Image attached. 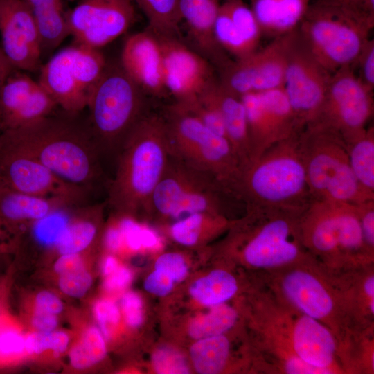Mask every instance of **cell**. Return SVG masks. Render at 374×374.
I'll return each instance as SVG.
<instances>
[{
	"instance_id": "cell-1",
	"label": "cell",
	"mask_w": 374,
	"mask_h": 374,
	"mask_svg": "<svg viewBox=\"0 0 374 374\" xmlns=\"http://www.w3.org/2000/svg\"><path fill=\"white\" fill-rule=\"evenodd\" d=\"M262 274L264 286L276 296L332 332L345 363L369 328L358 319L342 274L329 271L311 256Z\"/></svg>"
},
{
	"instance_id": "cell-2",
	"label": "cell",
	"mask_w": 374,
	"mask_h": 374,
	"mask_svg": "<svg viewBox=\"0 0 374 374\" xmlns=\"http://www.w3.org/2000/svg\"><path fill=\"white\" fill-rule=\"evenodd\" d=\"M79 114H53L0 133L60 179L89 190L102 174L101 154Z\"/></svg>"
},
{
	"instance_id": "cell-3",
	"label": "cell",
	"mask_w": 374,
	"mask_h": 374,
	"mask_svg": "<svg viewBox=\"0 0 374 374\" xmlns=\"http://www.w3.org/2000/svg\"><path fill=\"white\" fill-rule=\"evenodd\" d=\"M170 154L163 115L148 112L132 130L116 156L106 205L126 217L143 213Z\"/></svg>"
},
{
	"instance_id": "cell-4",
	"label": "cell",
	"mask_w": 374,
	"mask_h": 374,
	"mask_svg": "<svg viewBox=\"0 0 374 374\" xmlns=\"http://www.w3.org/2000/svg\"><path fill=\"white\" fill-rule=\"evenodd\" d=\"M300 132L271 145L242 170L235 191L244 206L303 212L310 204L313 199L299 148Z\"/></svg>"
},
{
	"instance_id": "cell-5",
	"label": "cell",
	"mask_w": 374,
	"mask_h": 374,
	"mask_svg": "<svg viewBox=\"0 0 374 374\" xmlns=\"http://www.w3.org/2000/svg\"><path fill=\"white\" fill-rule=\"evenodd\" d=\"M244 207L245 215L232 223L230 244L247 265L263 274L311 256L302 239L303 212L260 206Z\"/></svg>"
},
{
	"instance_id": "cell-6",
	"label": "cell",
	"mask_w": 374,
	"mask_h": 374,
	"mask_svg": "<svg viewBox=\"0 0 374 374\" xmlns=\"http://www.w3.org/2000/svg\"><path fill=\"white\" fill-rule=\"evenodd\" d=\"M303 244L312 258L332 273L373 263L356 204L312 200L301 217Z\"/></svg>"
},
{
	"instance_id": "cell-7",
	"label": "cell",
	"mask_w": 374,
	"mask_h": 374,
	"mask_svg": "<svg viewBox=\"0 0 374 374\" xmlns=\"http://www.w3.org/2000/svg\"><path fill=\"white\" fill-rule=\"evenodd\" d=\"M146 94L122 67L107 62L87 102V125L101 154L116 157L148 112Z\"/></svg>"
},
{
	"instance_id": "cell-8",
	"label": "cell",
	"mask_w": 374,
	"mask_h": 374,
	"mask_svg": "<svg viewBox=\"0 0 374 374\" xmlns=\"http://www.w3.org/2000/svg\"><path fill=\"white\" fill-rule=\"evenodd\" d=\"M299 148L313 200L356 204L374 199L358 183L346 143L335 130L310 123L299 132Z\"/></svg>"
},
{
	"instance_id": "cell-9",
	"label": "cell",
	"mask_w": 374,
	"mask_h": 374,
	"mask_svg": "<svg viewBox=\"0 0 374 374\" xmlns=\"http://www.w3.org/2000/svg\"><path fill=\"white\" fill-rule=\"evenodd\" d=\"M373 27L342 0H316L298 30L314 56L332 73L354 64Z\"/></svg>"
},
{
	"instance_id": "cell-10",
	"label": "cell",
	"mask_w": 374,
	"mask_h": 374,
	"mask_svg": "<svg viewBox=\"0 0 374 374\" xmlns=\"http://www.w3.org/2000/svg\"><path fill=\"white\" fill-rule=\"evenodd\" d=\"M235 204L244 205L213 176L170 152L143 213L175 221L201 212L224 215L226 208Z\"/></svg>"
},
{
	"instance_id": "cell-11",
	"label": "cell",
	"mask_w": 374,
	"mask_h": 374,
	"mask_svg": "<svg viewBox=\"0 0 374 374\" xmlns=\"http://www.w3.org/2000/svg\"><path fill=\"white\" fill-rule=\"evenodd\" d=\"M163 116L170 152L213 176L237 197L235 190L241 168L226 138L211 130L175 102L166 107Z\"/></svg>"
},
{
	"instance_id": "cell-12",
	"label": "cell",
	"mask_w": 374,
	"mask_h": 374,
	"mask_svg": "<svg viewBox=\"0 0 374 374\" xmlns=\"http://www.w3.org/2000/svg\"><path fill=\"white\" fill-rule=\"evenodd\" d=\"M106 64L99 50L74 44L42 65L38 82L63 112L78 114L87 108Z\"/></svg>"
},
{
	"instance_id": "cell-13",
	"label": "cell",
	"mask_w": 374,
	"mask_h": 374,
	"mask_svg": "<svg viewBox=\"0 0 374 374\" xmlns=\"http://www.w3.org/2000/svg\"><path fill=\"white\" fill-rule=\"evenodd\" d=\"M373 93L358 79L353 66L343 67L332 73L312 122L335 130L347 142L366 129L373 115Z\"/></svg>"
},
{
	"instance_id": "cell-14",
	"label": "cell",
	"mask_w": 374,
	"mask_h": 374,
	"mask_svg": "<svg viewBox=\"0 0 374 374\" xmlns=\"http://www.w3.org/2000/svg\"><path fill=\"white\" fill-rule=\"evenodd\" d=\"M332 75L314 56L298 28L290 33L283 89L300 124L317 118Z\"/></svg>"
},
{
	"instance_id": "cell-15",
	"label": "cell",
	"mask_w": 374,
	"mask_h": 374,
	"mask_svg": "<svg viewBox=\"0 0 374 374\" xmlns=\"http://www.w3.org/2000/svg\"><path fill=\"white\" fill-rule=\"evenodd\" d=\"M0 183L17 191L83 205L89 190L66 182L0 133Z\"/></svg>"
},
{
	"instance_id": "cell-16",
	"label": "cell",
	"mask_w": 374,
	"mask_h": 374,
	"mask_svg": "<svg viewBox=\"0 0 374 374\" xmlns=\"http://www.w3.org/2000/svg\"><path fill=\"white\" fill-rule=\"evenodd\" d=\"M291 33L275 37L260 50L232 60L219 72L220 85L238 98L283 87Z\"/></svg>"
},
{
	"instance_id": "cell-17",
	"label": "cell",
	"mask_w": 374,
	"mask_h": 374,
	"mask_svg": "<svg viewBox=\"0 0 374 374\" xmlns=\"http://www.w3.org/2000/svg\"><path fill=\"white\" fill-rule=\"evenodd\" d=\"M240 98L247 115L249 163L271 145L290 138L303 128L283 87L247 93Z\"/></svg>"
},
{
	"instance_id": "cell-18",
	"label": "cell",
	"mask_w": 374,
	"mask_h": 374,
	"mask_svg": "<svg viewBox=\"0 0 374 374\" xmlns=\"http://www.w3.org/2000/svg\"><path fill=\"white\" fill-rule=\"evenodd\" d=\"M66 11L75 43L99 50L127 31L135 19L131 0H78Z\"/></svg>"
},
{
	"instance_id": "cell-19",
	"label": "cell",
	"mask_w": 374,
	"mask_h": 374,
	"mask_svg": "<svg viewBox=\"0 0 374 374\" xmlns=\"http://www.w3.org/2000/svg\"><path fill=\"white\" fill-rule=\"evenodd\" d=\"M154 35L162 53L163 84L175 102L188 103L196 100L217 80L213 66L179 38Z\"/></svg>"
},
{
	"instance_id": "cell-20",
	"label": "cell",
	"mask_w": 374,
	"mask_h": 374,
	"mask_svg": "<svg viewBox=\"0 0 374 374\" xmlns=\"http://www.w3.org/2000/svg\"><path fill=\"white\" fill-rule=\"evenodd\" d=\"M0 48L15 69L30 72L40 69V36L24 0H0Z\"/></svg>"
},
{
	"instance_id": "cell-21",
	"label": "cell",
	"mask_w": 374,
	"mask_h": 374,
	"mask_svg": "<svg viewBox=\"0 0 374 374\" xmlns=\"http://www.w3.org/2000/svg\"><path fill=\"white\" fill-rule=\"evenodd\" d=\"M57 107L38 81L14 69L0 87V132L48 116Z\"/></svg>"
},
{
	"instance_id": "cell-22",
	"label": "cell",
	"mask_w": 374,
	"mask_h": 374,
	"mask_svg": "<svg viewBox=\"0 0 374 374\" xmlns=\"http://www.w3.org/2000/svg\"><path fill=\"white\" fill-rule=\"evenodd\" d=\"M119 62L146 95L159 98L167 93L163 82L160 43L150 30L132 34L125 39Z\"/></svg>"
},
{
	"instance_id": "cell-23",
	"label": "cell",
	"mask_w": 374,
	"mask_h": 374,
	"mask_svg": "<svg viewBox=\"0 0 374 374\" xmlns=\"http://www.w3.org/2000/svg\"><path fill=\"white\" fill-rule=\"evenodd\" d=\"M220 1L179 0V2L181 21H185L197 53L219 72L232 61L215 37L214 26L221 5Z\"/></svg>"
},
{
	"instance_id": "cell-24",
	"label": "cell",
	"mask_w": 374,
	"mask_h": 374,
	"mask_svg": "<svg viewBox=\"0 0 374 374\" xmlns=\"http://www.w3.org/2000/svg\"><path fill=\"white\" fill-rule=\"evenodd\" d=\"M73 205L62 199L24 193L0 183V222L6 225L37 222Z\"/></svg>"
},
{
	"instance_id": "cell-25",
	"label": "cell",
	"mask_w": 374,
	"mask_h": 374,
	"mask_svg": "<svg viewBox=\"0 0 374 374\" xmlns=\"http://www.w3.org/2000/svg\"><path fill=\"white\" fill-rule=\"evenodd\" d=\"M211 92L222 114L226 138L238 159L242 171L250 161L249 139L244 106L240 98L226 91L220 85L217 80L211 86Z\"/></svg>"
},
{
	"instance_id": "cell-26",
	"label": "cell",
	"mask_w": 374,
	"mask_h": 374,
	"mask_svg": "<svg viewBox=\"0 0 374 374\" xmlns=\"http://www.w3.org/2000/svg\"><path fill=\"white\" fill-rule=\"evenodd\" d=\"M310 0H251L250 8L262 34L274 38L297 29Z\"/></svg>"
},
{
	"instance_id": "cell-27",
	"label": "cell",
	"mask_w": 374,
	"mask_h": 374,
	"mask_svg": "<svg viewBox=\"0 0 374 374\" xmlns=\"http://www.w3.org/2000/svg\"><path fill=\"white\" fill-rule=\"evenodd\" d=\"M37 24L42 55L52 52L69 35L63 0H24Z\"/></svg>"
},
{
	"instance_id": "cell-28",
	"label": "cell",
	"mask_w": 374,
	"mask_h": 374,
	"mask_svg": "<svg viewBox=\"0 0 374 374\" xmlns=\"http://www.w3.org/2000/svg\"><path fill=\"white\" fill-rule=\"evenodd\" d=\"M352 171L368 194L374 196V127L346 142Z\"/></svg>"
},
{
	"instance_id": "cell-29",
	"label": "cell",
	"mask_w": 374,
	"mask_h": 374,
	"mask_svg": "<svg viewBox=\"0 0 374 374\" xmlns=\"http://www.w3.org/2000/svg\"><path fill=\"white\" fill-rule=\"evenodd\" d=\"M225 215L208 212L195 213L174 221L169 232L177 243L193 247L197 244L208 231L222 229L230 226Z\"/></svg>"
},
{
	"instance_id": "cell-30",
	"label": "cell",
	"mask_w": 374,
	"mask_h": 374,
	"mask_svg": "<svg viewBox=\"0 0 374 374\" xmlns=\"http://www.w3.org/2000/svg\"><path fill=\"white\" fill-rule=\"evenodd\" d=\"M238 291L235 277L224 269H215L195 280L190 287L191 296L199 303L215 306L225 303Z\"/></svg>"
},
{
	"instance_id": "cell-31",
	"label": "cell",
	"mask_w": 374,
	"mask_h": 374,
	"mask_svg": "<svg viewBox=\"0 0 374 374\" xmlns=\"http://www.w3.org/2000/svg\"><path fill=\"white\" fill-rule=\"evenodd\" d=\"M229 353L230 342L224 334L199 339L190 350L194 367L202 374H215L223 371Z\"/></svg>"
},
{
	"instance_id": "cell-32",
	"label": "cell",
	"mask_w": 374,
	"mask_h": 374,
	"mask_svg": "<svg viewBox=\"0 0 374 374\" xmlns=\"http://www.w3.org/2000/svg\"><path fill=\"white\" fill-rule=\"evenodd\" d=\"M148 21L153 33L178 38L181 21L179 0H134Z\"/></svg>"
},
{
	"instance_id": "cell-33",
	"label": "cell",
	"mask_w": 374,
	"mask_h": 374,
	"mask_svg": "<svg viewBox=\"0 0 374 374\" xmlns=\"http://www.w3.org/2000/svg\"><path fill=\"white\" fill-rule=\"evenodd\" d=\"M89 206L87 217V207L83 209L84 217L69 219L62 233L53 245L60 255L78 253L87 249L93 242L98 233V225L89 217Z\"/></svg>"
},
{
	"instance_id": "cell-34",
	"label": "cell",
	"mask_w": 374,
	"mask_h": 374,
	"mask_svg": "<svg viewBox=\"0 0 374 374\" xmlns=\"http://www.w3.org/2000/svg\"><path fill=\"white\" fill-rule=\"evenodd\" d=\"M238 312L225 303L212 306L206 314L197 316L188 326V333L193 338L202 339L222 335L236 323Z\"/></svg>"
},
{
	"instance_id": "cell-35",
	"label": "cell",
	"mask_w": 374,
	"mask_h": 374,
	"mask_svg": "<svg viewBox=\"0 0 374 374\" xmlns=\"http://www.w3.org/2000/svg\"><path fill=\"white\" fill-rule=\"evenodd\" d=\"M106 355L103 334L96 327L89 328L70 352V362L76 369H85L100 361Z\"/></svg>"
},
{
	"instance_id": "cell-36",
	"label": "cell",
	"mask_w": 374,
	"mask_h": 374,
	"mask_svg": "<svg viewBox=\"0 0 374 374\" xmlns=\"http://www.w3.org/2000/svg\"><path fill=\"white\" fill-rule=\"evenodd\" d=\"M221 6L247 44L257 50L262 34L250 6L242 0H225Z\"/></svg>"
},
{
	"instance_id": "cell-37",
	"label": "cell",
	"mask_w": 374,
	"mask_h": 374,
	"mask_svg": "<svg viewBox=\"0 0 374 374\" xmlns=\"http://www.w3.org/2000/svg\"><path fill=\"white\" fill-rule=\"evenodd\" d=\"M214 33L219 45L235 59L242 58L255 51L240 35L221 5L215 22Z\"/></svg>"
},
{
	"instance_id": "cell-38",
	"label": "cell",
	"mask_w": 374,
	"mask_h": 374,
	"mask_svg": "<svg viewBox=\"0 0 374 374\" xmlns=\"http://www.w3.org/2000/svg\"><path fill=\"white\" fill-rule=\"evenodd\" d=\"M69 207L57 211L34 222L36 239L46 246H53L66 228L69 217L64 211Z\"/></svg>"
},
{
	"instance_id": "cell-39",
	"label": "cell",
	"mask_w": 374,
	"mask_h": 374,
	"mask_svg": "<svg viewBox=\"0 0 374 374\" xmlns=\"http://www.w3.org/2000/svg\"><path fill=\"white\" fill-rule=\"evenodd\" d=\"M69 344L68 335L62 331L37 332L25 338L26 350L30 354H39L51 349L55 354L63 353Z\"/></svg>"
},
{
	"instance_id": "cell-40",
	"label": "cell",
	"mask_w": 374,
	"mask_h": 374,
	"mask_svg": "<svg viewBox=\"0 0 374 374\" xmlns=\"http://www.w3.org/2000/svg\"><path fill=\"white\" fill-rule=\"evenodd\" d=\"M152 365L157 373H188L189 368L184 355L176 349L161 347L154 351Z\"/></svg>"
},
{
	"instance_id": "cell-41",
	"label": "cell",
	"mask_w": 374,
	"mask_h": 374,
	"mask_svg": "<svg viewBox=\"0 0 374 374\" xmlns=\"http://www.w3.org/2000/svg\"><path fill=\"white\" fill-rule=\"evenodd\" d=\"M357 66L360 82L368 89H374V40L369 38L362 47L353 66Z\"/></svg>"
},
{
	"instance_id": "cell-42",
	"label": "cell",
	"mask_w": 374,
	"mask_h": 374,
	"mask_svg": "<svg viewBox=\"0 0 374 374\" xmlns=\"http://www.w3.org/2000/svg\"><path fill=\"white\" fill-rule=\"evenodd\" d=\"M91 283V276L85 268L60 275L59 279L60 290L73 297L82 296L89 289Z\"/></svg>"
},
{
	"instance_id": "cell-43",
	"label": "cell",
	"mask_w": 374,
	"mask_h": 374,
	"mask_svg": "<svg viewBox=\"0 0 374 374\" xmlns=\"http://www.w3.org/2000/svg\"><path fill=\"white\" fill-rule=\"evenodd\" d=\"M155 269L164 273L174 282L182 280L188 272L184 257L180 253L175 252L161 255L156 260Z\"/></svg>"
},
{
	"instance_id": "cell-44",
	"label": "cell",
	"mask_w": 374,
	"mask_h": 374,
	"mask_svg": "<svg viewBox=\"0 0 374 374\" xmlns=\"http://www.w3.org/2000/svg\"><path fill=\"white\" fill-rule=\"evenodd\" d=\"M356 208L364 243L374 253V199L356 204Z\"/></svg>"
},
{
	"instance_id": "cell-45",
	"label": "cell",
	"mask_w": 374,
	"mask_h": 374,
	"mask_svg": "<svg viewBox=\"0 0 374 374\" xmlns=\"http://www.w3.org/2000/svg\"><path fill=\"white\" fill-rule=\"evenodd\" d=\"M95 317L100 326L102 333L108 338L109 337V326L118 323L121 317L117 305L109 299H100L93 306Z\"/></svg>"
},
{
	"instance_id": "cell-46",
	"label": "cell",
	"mask_w": 374,
	"mask_h": 374,
	"mask_svg": "<svg viewBox=\"0 0 374 374\" xmlns=\"http://www.w3.org/2000/svg\"><path fill=\"white\" fill-rule=\"evenodd\" d=\"M26 350L25 337L14 329L0 330V358L19 355Z\"/></svg>"
},
{
	"instance_id": "cell-47",
	"label": "cell",
	"mask_w": 374,
	"mask_h": 374,
	"mask_svg": "<svg viewBox=\"0 0 374 374\" xmlns=\"http://www.w3.org/2000/svg\"><path fill=\"white\" fill-rule=\"evenodd\" d=\"M121 305L126 323L130 327L139 326L143 320V302L138 294L127 292L123 294Z\"/></svg>"
},
{
	"instance_id": "cell-48",
	"label": "cell",
	"mask_w": 374,
	"mask_h": 374,
	"mask_svg": "<svg viewBox=\"0 0 374 374\" xmlns=\"http://www.w3.org/2000/svg\"><path fill=\"white\" fill-rule=\"evenodd\" d=\"M173 283V280L168 276L155 269L145 279L144 287L148 292L153 294L164 296L171 291Z\"/></svg>"
},
{
	"instance_id": "cell-49",
	"label": "cell",
	"mask_w": 374,
	"mask_h": 374,
	"mask_svg": "<svg viewBox=\"0 0 374 374\" xmlns=\"http://www.w3.org/2000/svg\"><path fill=\"white\" fill-rule=\"evenodd\" d=\"M103 286L109 291L123 289L130 284L132 275L131 271L125 267L118 265L109 274L105 276Z\"/></svg>"
},
{
	"instance_id": "cell-50",
	"label": "cell",
	"mask_w": 374,
	"mask_h": 374,
	"mask_svg": "<svg viewBox=\"0 0 374 374\" xmlns=\"http://www.w3.org/2000/svg\"><path fill=\"white\" fill-rule=\"evenodd\" d=\"M60 275L71 273L84 268L82 258L78 253L64 254L57 260L54 266Z\"/></svg>"
},
{
	"instance_id": "cell-51",
	"label": "cell",
	"mask_w": 374,
	"mask_h": 374,
	"mask_svg": "<svg viewBox=\"0 0 374 374\" xmlns=\"http://www.w3.org/2000/svg\"><path fill=\"white\" fill-rule=\"evenodd\" d=\"M35 305L36 310L53 314L60 313L63 309V305L60 299L47 291L41 292L37 295Z\"/></svg>"
},
{
	"instance_id": "cell-52",
	"label": "cell",
	"mask_w": 374,
	"mask_h": 374,
	"mask_svg": "<svg viewBox=\"0 0 374 374\" xmlns=\"http://www.w3.org/2000/svg\"><path fill=\"white\" fill-rule=\"evenodd\" d=\"M121 231L127 242L132 249H139L142 245L143 229L130 219H125L121 224Z\"/></svg>"
},
{
	"instance_id": "cell-53",
	"label": "cell",
	"mask_w": 374,
	"mask_h": 374,
	"mask_svg": "<svg viewBox=\"0 0 374 374\" xmlns=\"http://www.w3.org/2000/svg\"><path fill=\"white\" fill-rule=\"evenodd\" d=\"M32 323L40 332H51L57 326V319L55 314L35 310Z\"/></svg>"
},
{
	"instance_id": "cell-54",
	"label": "cell",
	"mask_w": 374,
	"mask_h": 374,
	"mask_svg": "<svg viewBox=\"0 0 374 374\" xmlns=\"http://www.w3.org/2000/svg\"><path fill=\"white\" fill-rule=\"evenodd\" d=\"M105 240L109 249L116 251L121 244V233L116 229H109L105 234Z\"/></svg>"
},
{
	"instance_id": "cell-55",
	"label": "cell",
	"mask_w": 374,
	"mask_h": 374,
	"mask_svg": "<svg viewBox=\"0 0 374 374\" xmlns=\"http://www.w3.org/2000/svg\"><path fill=\"white\" fill-rule=\"evenodd\" d=\"M14 69L0 48V87Z\"/></svg>"
},
{
	"instance_id": "cell-56",
	"label": "cell",
	"mask_w": 374,
	"mask_h": 374,
	"mask_svg": "<svg viewBox=\"0 0 374 374\" xmlns=\"http://www.w3.org/2000/svg\"><path fill=\"white\" fill-rule=\"evenodd\" d=\"M119 265L116 259L113 256H107L103 263V274L105 276Z\"/></svg>"
},
{
	"instance_id": "cell-57",
	"label": "cell",
	"mask_w": 374,
	"mask_h": 374,
	"mask_svg": "<svg viewBox=\"0 0 374 374\" xmlns=\"http://www.w3.org/2000/svg\"><path fill=\"white\" fill-rule=\"evenodd\" d=\"M1 222H0V239H1Z\"/></svg>"
},
{
	"instance_id": "cell-58",
	"label": "cell",
	"mask_w": 374,
	"mask_h": 374,
	"mask_svg": "<svg viewBox=\"0 0 374 374\" xmlns=\"http://www.w3.org/2000/svg\"><path fill=\"white\" fill-rule=\"evenodd\" d=\"M67 1H75V0H67Z\"/></svg>"
}]
</instances>
